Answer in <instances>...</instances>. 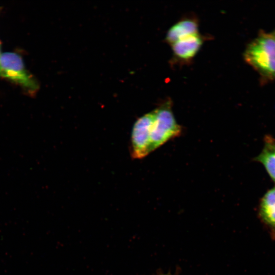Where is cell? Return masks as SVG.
<instances>
[{
	"mask_svg": "<svg viewBox=\"0 0 275 275\" xmlns=\"http://www.w3.org/2000/svg\"><path fill=\"white\" fill-rule=\"evenodd\" d=\"M245 61L265 80H275V33L261 32L247 46Z\"/></svg>",
	"mask_w": 275,
	"mask_h": 275,
	"instance_id": "1",
	"label": "cell"
},
{
	"mask_svg": "<svg viewBox=\"0 0 275 275\" xmlns=\"http://www.w3.org/2000/svg\"><path fill=\"white\" fill-rule=\"evenodd\" d=\"M154 110L155 117L150 135L151 153L172 139L179 136L182 131L174 116L171 101H165Z\"/></svg>",
	"mask_w": 275,
	"mask_h": 275,
	"instance_id": "2",
	"label": "cell"
},
{
	"mask_svg": "<svg viewBox=\"0 0 275 275\" xmlns=\"http://www.w3.org/2000/svg\"><path fill=\"white\" fill-rule=\"evenodd\" d=\"M0 76L11 80L32 92H36L38 88L37 82L25 69L20 56L14 52L1 54Z\"/></svg>",
	"mask_w": 275,
	"mask_h": 275,
	"instance_id": "3",
	"label": "cell"
},
{
	"mask_svg": "<svg viewBox=\"0 0 275 275\" xmlns=\"http://www.w3.org/2000/svg\"><path fill=\"white\" fill-rule=\"evenodd\" d=\"M155 117V112L153 110L135 122L131 136L130 153L133 158L141 159L151 153V130Z\"/></svg>",
	"mask_w": 275,
	"mask_h": 275,
	"instance_id": "4",
	"label": "cell"
},
{
	"mask_svg": "<svg viewBox=\"0 0 275 275\" xmlns=\"http://www.w3.org/2000/svg\"><path fill=\"white\" fill-rule=\"evenodd\" d=\"M258 218L270 238L275 240V186L261 197L257 209Z\"/></svg>",
	"mask_w": 275,
	"mask_h": 275,
	"instance_id": "5",
	"label": "cell"
},
{
	"mask_svg": "<svg viewBox=\"0 0 275 275\" xmlns=\"http://www.w3.org/2000/svg\"><path fill=\"white\" fill-rule=\"evenodd\" d=\"M203 41L198 33L179 40L172 44L175 57L183 61L190 60L199 51Z\"/></svg>",
	"mask_w": 275,
	"mask_h": 275,
	"instance_id": "6",
	"label": "cell"
},
{
	"mask_svg": "<svg viewBox=\"0 0 275 275\" xmlns=\"http://www.w3.org/2000/svg\"><path fill=\"white\" fill-rule=\"evenodd\" d=\"M198 33V24L194 18L183 19L173 25L168 31L166 40L172 44L179 40Z\"/></svg>",
	"mask_w": 275,
	"mask_h": 275,
	"instance_id": "7",
	"label": "cell"
},
{
	"mask_svg": "<svg viewBox=\"0 0 275 275\" xmlns=\"http://www.w3.org/2000/svg\"><path fill=\"white\" fill-rule=\"evenodd\" d=\"M254 160L260 163L272 180L275 183V139L266 135L263 147Z\"/></svg>",
	"mask_w": 275,
	"mask_h": 275,
	"instance_id": "8",
	"label": "cell"
},
{
	"mask_svg": "<svg viewBox=\"0 0 275 275\" xmlns=\"http://www.w3.org/2000/svg\"><path fill=\"white\" fill-rule=\"evenodd\" d=\"M0 46H1V42H0ZM1 50V49H0ZM1 52H0V58H1Z\"/></svg>",
	"mask_w": 275,
	"mask_h": 275,
	"instance_id": "9",
	"label": "cell"
},
{
	"mask_svg": "<svg viewBox=\"0 0 275 275\" xmlns=\"http://www.w3.org/2000/svg\"><path fill=\"white\" fill-rule=\"evenodd\" d=\"M274 33H275V31H274Z\"/></svg>",
	"mask_w": 275,
	"mask_h": 275,
	"instance_id": "10",
	"label": "cell"
}]
</instances>
